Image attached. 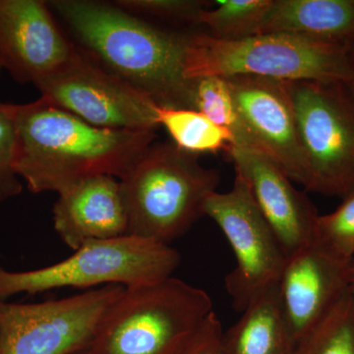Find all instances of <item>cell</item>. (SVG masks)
Masks as SVG:
<instances>
[{
    "label": "cell",
    "instance_id": "cell-1",
    "mask_svg": "<svg viewBox=\"0 0 354 354\" xmlns=\"http://www.w3.org/2000/svg\"><path fill=\"white\" fill-rule=\"evenodd\" d=\"M16 174L32 193L64 192L84 179H121L153 145L156 130L88 124L41 97L16 104Z\"/></svg>",
    "mask_w": 354,
    "mask_h": 354
},
{
    "label": "cell",
    "instance_id": "cell-2",
    "mask_svg": "<svg viewBox=\"0 0 354 354\" xmlns=\"http://www.w3.org/2000/svg\"><path fill=\"white\" fill-rule=\"evenodd\" d=\"M50 6L106 68L158 106L192 109L193 80L184 75L188 36L158 29L114 4L55 0Z\"/></svg>",
    "mask_w": 354,
    "mask_h": 354
},
{
    "label": "cell",
    "instance_id": "cell-3",
    "mask_svg": "<svg viewBox=\"0 0 354 354\" xmlns=\"http://www.w3.org/2000/svg\"><path fill=\"white\" fill-rule=\"evenodd\" d=\"M349 44L288 32L223 39L188 36L184 59L187 80L202 77L256 76L279 81L348 82Z\"/></svg>",
    "mask_w": 354,
    "mask_h": 354
},
{
    "label": "cell",
    "instance_id": "cell-4",
    "mask_svg": "<svg viewBox=\"0 0 354 354\" xmlns=\"http://www.w3.org/2000/svg\"><path fill=\"white\" fill-rule=\"evenodd\" d=\"M120 181L128 234L169 245L203 216L220 177L196 156L165 143L153 144Z\"/></svg>",
    "mask_w": 354,
    "mask_h": 354
},
{
    "label": "cell",
    "instance_id": "cell-5",
    "mask_svg": "<svg viewBox=\"0 0 354 354\" xmlns=\"http://www.w3.org/2000/svg\"><path fill=\"white\" fill-rule=\"evenodd\" d=\"M214 312L207 291L167 278L125 288L106 312L91 354H174Z\"/></svg>",
    "mask_w": 354,
    "mask_h": 354
},
{
    "label": "cell",
    "instance_id": "cell-6",
    "mask_svg": "<svg viewBox=\"0 0 354 354\" xmlns=\"http://www.w3.org/2000/svg\"><path fill=\"white\" fill-rule=\"evenodd\" d=\"M180 260L171 245L136 235L88 241L66 259L41 269L11 272L0 267V299L65 288L150 285L171 278Z\"/></svg>",
    "mask_w": 354,
    "mask_h": 354
},
{
    "label": "cell",
    "instance_id": "cell-7",
    "mask_svg": "<svg viewBox=\"0 0 354 354\" xmlns=\"http://www.w3.org/2000/svg\"><path fill=\"white\" fill-rule=\"evenodd\" d=\"M304 160L301 185L344 198L354 189V97L346 82L285 81Z\"/></svg>",
    "mask_w": 354,
    "mask_h": 354
},
{
    "label": "cell",
    "instance_id": "cell-8",
    "mask_svg": "<svg viewBox=\"0 0 354 354\" xmlns=\"http://www.w3.org/2000/svg\"><path fill=\"white\" fill-rule=\"evenodd\" d=\"M203 216L215 221L232 247L235 266L225 277V286L234 308L242 312L255 298L276 288L288 256L239 172L235 171L232 189L209 195Z\"/></svg>",
    "mask_w": 354,
    "mask_h": 354
},
{
    "label": "cell",
    "instance_id": "cell-9",
    "mask_svg": "<svg viewBox=\"0 0 354 354\" xmlns=\"http://www.w3.org/2000/svg\"><path fill=\"white\" fill-rule=\"evenodd\" d=\"M124 286L38 304L0 299V354H72L88 348Z\"/></svg>",
    "mask_w": 354,
    "mask_h": 354
},
{
    "label": "cell",
    "instance_id": "cell-10",
    "mask_svg": "<svg viewBox=\"0 0 354 354\" xmlns=\"http://www.w3.org/2000/svg\"><path fill=\"white\" fill-rule=\"evenodd\" d=\"M36 87L44 99L94 127L131 131L160 127L152 97L78 48Z\"/></svg>",
    "mask_w": 354,
    "mask_h": 354
},
{
    "label": "cell",
    "instance_id": "cell-11",
    "mask_svg": "<svg viewBox=\"0 0 354 354\" xmlns=\"http://www.w3.org/2000/svg\"><path fill=\"white\" fill-rule=\"evenodd\" d=\"M75 50L46 2L0 0V66L18 82L38 85Z\"/></svg>",
    "mask_w": 354,
    "mask_h": 354
},
{
    "label": "cell",
    "instance_id": "cell-12",
    "mask_svg": "<svg viewBox=\"0 0 354 354\" xmlns=\"http://www.w3.org/2000/svg\"><path fill=\"white\" fill-rule=\"evenodd\" d=\"M348 265L316 239L288 256L277 290L295 344L348 292Z\"/></svg>",
    "mask_w": 354,
    "mask_h": 354
},
{
    "label": "cell",
    "instance_id": "cell-13",
    "mask_svg": "<svg viewBox=\"0 0 354 354\" xmlns=\"http://www.w3.org/2000/svg\"><path fill=\"white\" fill-rule=\"evenodd\" d=\"M227 152L249 184L251 192L286 256L315 239L319 214L304 193L270 156L246 147L230 146Z\"/></svg>",
    "mask_w": 354,
    "mask_h": 354
},
{
    "label": "cell",
    "instance_id": "cell-14",
    "mask_svg": "<svg viewBox=\"0 0 354 354\" xmlns=\"http://www.w3.org/2000/svg\"><path fill=\"white\" fill-rule=\"evenodd\" d=\"M247 128L291 181L301 184L304 153L297 118L285 81L256 76L227 77Z\"/></svg>",
    "mask_w": 354,
    "mask_h": 354
},
{
    "label": "cell",
    "instance_id": "cell-15",
    "mask_svg": "<svg viewBox=\"0 0 354 354\" xmlns=\"http://www.w3.org/2000/svg\"><path fill=\"white\" fill-rule=\"evenodd\" d=\"M53 225L60 239L73 251L86 242L128 234L129 223L120 179L93 176L59 193L53 207Z\"/></svg>",
    "mask_w": 354,
    "mask_h": 354
},
{
    "label": "cell",
    "instance_id": "cell-16",
    "mask_svg": "<svg viewBox=\"0 0 354 354\" xmlns=\"http://www.w3.org/2000/svg\"><path fill=\"white\" fill-rule=\"evenodd\" d=\"M266 32L349 44L354 41V0H272L257 35Z\"/></svg>",
    "mask_w": 354,
    "mask_h": 354
},
{
    "label": "cell",
    "instance_id": "cell-17",
    "mask_svg": "<svg viewBox=\"0 0 354 354\" xmlns=\"http://www.w3.org/2000/svg\"><path fill=\"white\" fill-rule=\"evenodd\" d=\"M295 348L276 286L255 298L239 321L223 330L218 354H295Z\"/></svg>",
    "mask_w": 354,
    "mask_h": 354
},
{
    "label": "cell",
    "instance_id": "cell-18",
    "mask_svg": "<svg viewBox=\"0 0 354 354\" xmlns=\"http://www.w3.org/2000/svg\"><path fill=\"white\" fill-rule=\"evenodd\" d=\"M157 118L158 125L171 135L174 145L190 155L227 151L234 145L232 133L195 109L158 106Z\"/></svg>",
    "mask_w": 354,
    "mask_h": 354
},
{
    "label": "cell",
    "instance_id": "cell-19",
    "mask_svg": "<svg viewBox=\"0 0 354 354\" xmlns=\"http://www.w3.org/2000/svg\"><path fill=\"white\" fill-rule=\"evenodd\" d=\"M192 109L200 111L234 137V146L261 151L242 120L225 77L209 76L193 80Z\"/></svg>",
    "mask_w": 354,
    "mask_h": 354
},
{
    "label": "cell",
    "instance_id": "cell-20",
    "mask_svg": "<svg viewBox=\"0 0 354 354\" xmlns=\"http://www.w3.org/2000/svg\"><path fill=\"white\" fill-rule=\"evenodd\" d=\"M295 354H354V295L351 291L297 342Z\"/></svg>",
    "mask_w": 354,
    "mask_h": 354
},
{
    "label": "cell",
    "instance_id": "cell-21",
    "mask_svg": "<svg viewBox=\"0 0 354 354\" xmlns=\"http://www.w3.org/2000/svg\"><path fill=\"white\" fill-rule=\"evenodd\" d=\"M215 8L205 9L198 24L206 26L211 36L236 39L257 35L272 0H218Z\"/></svg>",
    "mask_w": 354,
    "mask_h": 354
},
{
    "label": "cell",
    "instance_id": "cell-22",
    "mask_svg": "<svg viewBox=\"0 0 354 354\" xmlns=\"http://www.w3.org/2000/svg\"><path fill=\"white\" fill-rule=\"evenodd\" d=\"M342 199L332 213L319 215L315 239L337 257L351 260L354 255V189Z\"/></svg>",
    "mask_w": 354,
    "mask_h": 354
},
{
    "label": "cell",
    "instance_id": "cell-23",
    "mask_svg": "<svg viewBox=\"0 0 354 354\" xmlns=\"http://www.w3.org/2000/svg\"><path fill=\"white\" fill-rule=\"evenodd\" d=\"M16 104L0 102V202L22 192V183L14 169L15 162Z\"/></svg>",
    "mask_w": 354,
    "mask_h": 354
},
{
    "label": "cell",
    "instance_id": "cell-24",
    "mask_svg": "<svg viewBox=\"0 0 354 354\" xmlns=\"http://www.w3.org/2000/svg\"><path fill=\"white\" fill-rule=\"evenodd\" d=\"M208 2L196 0H118L114 6L133 15L152 16L164 20L198 24Z\"/></svg>",
    "mask_w": 354,
    "mask_h": 354
},
{
    "label": "cell",
    "instance_id": "cell-25",
    "mask_svg": "<svg viewBox=\"0 0 354 354\" xmlns=\"http://www.w3.org/2000/svg\"><path fill=\"white\" fill-rule=\"evenodd\" d=\"M223 325L215 311L174 354H218Z\"/></svg>",
    "mask_w": 354,
    "mask_h": 354
},
{
    "label": "cell",
    "instance_id": "cell-26",
    "mask_svg": "<svg viewBox=\"0 0 354 354\" xmlns=\"http://www.w3.org/2000/svg\"><path fill=\"white\" fill-rule=\"evenodd\" d=\"M348 55L349 62H351V79H349V81L346 82V84L348 85L351 92L353 93L354 97V41L349 44Z\"/></svg>",
    "mask_w": 354,
    "mask_h": 354
},
{
    "label": "cell",
    "instance_id": "cell-27",
    "mask_svg": "<svg viewBox=\"0 0 354 354\" xmlns=\"http://www.w3.org/2000/svg\"><path fill=\"white\" fill-rule=\"evenodd\" d=\"M348 288L349 291L354 295V255L349 260L348 265Z\"/></svg>",
    "mask_w": 354,
    "mask_h": 354
},
{
    "label": "cell",
    "instance_id": "cell-28",
    "mask_svg": "<svg viewBox=\"0 0 354 354\" xmlns=\"http://www.w3.org/2000/svg\"><path fill=\"white\" fill-rule=\"evenodd\" d=\"M72 354H91L90 351H88V348L83 349V351H77V353H74Z\"/></svg>",
    "mask_w": 354,
    "mask_h": 354
},
{
    "label": "cell",
    "instance_id": "cell-29",
    "mask_svg": "<svg viewBox=\"0 0 354 354\" xmlns=\"http://www.w3.org/2000/svg\"><path fill=\"white\" fill-rule=\"evenodd\" d=\"M1 70H2L1 66H0V72H1Z\"/></svg>",
    "mask_w": 354,
    "mask_h": 354
}]
</instances>
